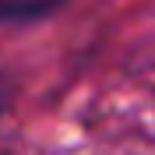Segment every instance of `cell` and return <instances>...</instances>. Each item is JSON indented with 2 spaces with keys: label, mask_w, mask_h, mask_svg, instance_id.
<instances>
[{
  "label": "cell",
  "mask_w": 155,
  "mask_h": 155,
  "mask_svg": "<svg viewBox=\"0 0 155 155\" xmlns=\"http://www.w3.org/2000/svg\"><path fill=\"white\" fill-rule=\"evenodd\" d=\"M64 0H0V28L4 25H25L53 14Z\"/></svg>",
  "instance_id": "6da1fadb"
},
{
  "label": "cell",
  "mask_w": 155,
  "mask_h": 155,
  "mask_svg": "<svg viewBox=\"0 0 155 155\" xmlns=\"http://www.w3.org/2000/svg\"><path fill=\"white\" fill-rule=\"evenodd\" d=\"M4 106H7V85H4V78H0V113H4Z\"/></svg>",
  "instance_id": "7a4b0ae2"
}]
</instances>
